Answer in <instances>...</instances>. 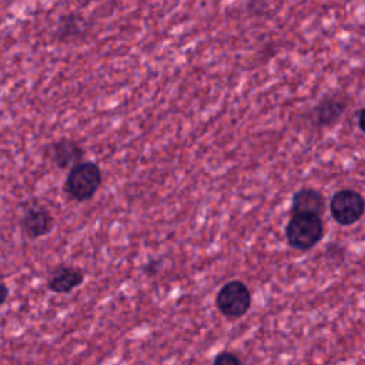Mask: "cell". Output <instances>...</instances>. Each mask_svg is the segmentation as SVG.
<instances>
[{
	"mask_svg": "<svg viewBox=\"0 0 365 365\" xmlns=\"http://www.w3.org/2000/svg\"><path fill=\"white\" fill-rule=\"evenodd\" d=\"M103 181L101 168L93 161H81L68 170L64 190L76 201L91 200Z\"/></svg>",
	"mask_w": 365,
	"mask_h": 365,
	"instance_id": "obj_1",
	"label": "cell"
},
{
	"mask_svg": "<svg viewBox=\"0 0 365 365\" xmlns=\"http://www.w3.org/2000/svg\"><path fill=\"white\" fill-rule=\"evenodd\" d=\"M324 235V222L321 215L295 214L291 215L285 227V238L289 247L307 251L317 245Z\"/></svg>",
	"mask_w": 365,
	"mask_h": 365,
	"instance_id": "obj_2",
	"label": "cell"
},
{
	"mask_svg": "<svg viewBox=\"0 0 365 365\" xmlns=\"http://www.w3.org/2000/svg\"><path fill=\"white\" fill-rule=\"evenodd\" d=\"M215 305L227 318L244 317L251 307L250 288L240 279L228 281L217 292Z\"/></svg>",
	"mask_w": 365,
	"mask_h": 365,
	"instance_id": "obj_3",
	"label": "cell"
},
{
	"mask_svg": "<svg viewBox=\"0 0 365 365\" xmlns=\"http://www.w3.org/2000/svg\"><path fill=\"white\" fill-rule=\"evenodd\" d=\"M332 218L341 225H352L361 220L365 212L364 197L351 188L336 191L329 202Z\"/></svg>",
	"mask_w": 365,
	"mask_h": 365,
	"instance_id": "obj_4",
	"label": "cell"
},
{
	"mask_svg": "<svg viewBox=\"0 0 365 365\" xmlns=\"http://www.w3.org/2000/svg\"><path fill=\"white\" fill-rule=\"evenodd\" d=\"M91 31V23L78 11H68L58 17L53 38L60 44L83 43Z\"/></svg>",
	"mask_w": 365,
	"mask_h": 365,
	"instance_id": "obj_5",
	"label": "cell"
},
{
	"mask_svg": "<svg viewBox=\"0 0 365 365\" xmlns=\"http://www.w3.org/2000/svg\"><path fill=\"white\" fill-rule=\"evenodd\" d=\"M46 155L58 168H73L76 164L84 161L86 151L83 145L71 138H60L46 147Z\"/></svg>",
	"mask_w": 365,
	"mask_h": 365,
	"instance_id": "obj_6",
	"label": "cell"
},
{
	"mask_svg": "<svg viewBox=\"0 0 365 365\" xmlns=\"http://www.w3.org/2000/svg\"><path fill=\"white\" fill-rule=\"evenodd\" d=\"M20 225L26 237L36 240L47 235L53 227H54V220L47 208L43 205L34 204L23 212L20 218Z\"/></svg>",
	"mask_w": 365,
	"mask_h": 365,
	"instance_id": "obj_7",
	"label": "cell"
},
{
	"mask_svg": "<svg viewBox=\"0 0 365 365\" xmlns=\"http://www.w3.org/2000/svg\"><path fill=\"white\" fill-rule=\"evenodd\" d=\"M84 281V271L76 265H58L47 279V287L56 294H68Z\"/></svg>",
	"mask_w": 365,
	"mask_h": 365,
	"instance_id": "obj_8",
	"label": "cell"
},
{
	"mask_svg": "<svg viewBox=\"0 0 365 365\" xmlns=\"http://www.w3.org/2000/svg\"><path fill=\"white\" fill-rule=\"evenodd\" d=\"M346 108L345 100L336 96H328L322 98L309 113V120L315 127H329L334 125Z\"/></svg>",
	"mask_w": 365,
	"mask_h": 365,
	"instance_id": "obj_9",
	"label": "cell"
},
{
	"mask_svg": "<svg viewBox=\"0 0 365 365\" xmlns=\"http://www.w3.org/2000/svg\"><path fill=\"white\" fill-rule=\"evenodd\" d=\"M325 211V198L315 188H301L292 197L291 215L314 214L322 215Z\"/></svg>",
	"mask_w": 365,
	"mask_h": 365,
	"instance_id": "obj_10",
	"label": "cell"
},
{
	"mask_svg": "<svg viewBox=\"0 0 365 365\" xmlns=\"http://www.w3.org/2000/svg\"><path fill=\"white\" fill-rule=\"evenodd\" d=\"M212 365H244V364H242V361L240 359V356L235 355L234 352L222 351V352H220V354L214 358Z\"/></svg>",
	"mask_w": 365,
	"mask_h": 365,
	"instance_id": "obj_11",
	"label": "cell"
},
{
	"mask_svg": "<svg viewBox=\"0 0 365 365\" xmlns=\"http://www.w3.org/2000/svg\"><path fill=\"white\" fill-rule=\"evenodd\" d=\"M144 271H145V274H148V275H154V274L158 271V261H151V262H148V264L144 267Z\"/></svg>",
	"mask_w": 365,
	"mask_h": 365,
	"instance_id": "obj_12",
	"label": "cell"
},
{
	"mask_svg": "<svg viewBox=\"0 0 365 365\" xmlns=\"http://www.w3.org/2000/svg\"><path fill=\"white\" fill-rule=\"evenodd\" d=\"M358 125L361 128L362 133H365V108H362L359 111V115H358Z\"/></svg>",
	"mask_w": 365,
	"mask_h": 365,
	"instance_id": "obj_13",
	"label": "cell"
}]
</instances>
